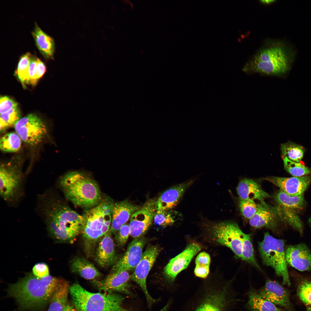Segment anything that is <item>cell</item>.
Here are the masks:
<instances>
[{
  "label": "cell",
  "mask_w": 311,
  "mask_h": 311,
  "mask_svg": "<svg viewBox=\"0 0 311 311\" xmlns=\"http://www.w3.org/2000/svg\"><path fill=\"white\" fill-rule=\"evenodd\" d=\"M194 181V179L188 180L171 187L162 193L157 200V211L171 210L175 206Z\"/></svg>",
  "instance_id": "obj_21"
},
{
  "label": "cell",
  "mask_w": 311,
  "mask_h": 311,
  "mask_svg": "<svg viewBox=\"0 0 311 311\" xmlns=\"http://www.w3.org/2000/svg\"><path fill=\"white\" fill-rule=\"evenodd\" d=\"M18 107V104L13 99L7 96L0 98V113L7 112L11 109Z\"/></svg>",
  "instance_id": "obj_40"
},
{
  "label": "cell",
  "mask_w": 311,
  "mask_h": 311,
  "mask_svg": "<svg viewBox=\"0 0 311 311\" xmlns=\"http://www.w3.org/2000/svg\"><path fill=\"white\" fill-rule=\"evenodd\" d=\"M297 295L305 304L311 305V281L304 280L298 285L297 289Z\"/></svg>",
  "instance_id": "obj_38"
},
{
  "label": "cell",
  "mask_w": 311,
  "mask_h": 311,
  "mask_svg": "<svg viewBox=\"0 0 311 311\" xmlns=\"http://www.w3.org/2000/svg\"><path fill=\"white\" fill-rule=\"evenodd\" d=\"M182 219L179 212L172 210L157 211L154 217L155 225L163 227L173 225L177 220Z\"/></svg>",
  "instance_id": "obj_31"
},
{
  "label": "cell",
  "mask_w": 311,
  "mask_h": 311,
  "mask_svg": "<svg viewBox=\"0 0 311 311\" xmlns=\"http://www.w3.org/2000/svg\"><path fill=\"white\" fill-rule=\"evenodd\" d=\"M286 170L293 177H300L311 174V170L299 162L291 161L286 158L282 159Z\"/></svg>",
  "instance_id": "obj_36"
},
{
  "label": "cell",
  "mask_w": 311,
  "mask_h": 311,
  "mask_svg": "<svg viewBox=\"0 0 311 311\" xmlns=\"http://www.w3.org/2000/svg\"><path fill=\"white\" fill-rule=\"evenodd\" d=\"M70 287L64 280L51 297L47 311H77L68 300Z\"/></svg>",
  "instance_id": "obj_25"
},
{
  "label": "cell",
  "mask_w": 311,
  "mask_h": 311,
  "mask_svg": "<svg viewBox=\"0 0 311 311\" xmlns=\"http://www.w3.org/2000/svg\"><path fill=\"white\" fill-rule=\"evenodd\" d=\"M205 222L215 240L229 248L238 258L241 259L242 238L244 233L238 225L229 221Z\"/></svg>",
  "instance_id": "obj_10"
},
{
  "label": "cell",
  "mask_w": 311,
  "mask_h": 311,
  "mask_svg": "<svg viewBox=\"0 0 311 311\" xmlns=\"http://www.w3.org/2000/svg\"><path fill=\"white\" fill-rule=\"evenodd\" d=\"M63 279L51 276L42 278L31 273L26 274L16 283L10 285L7 293L21 310L41 308L49 302Z\"/></svg>",
  "instance_id": "obj_1"
},
{
  "label": "cell",
  "mask_w": 311,
  "mask_h": 311,
  "mask_svg": "<svg viewBox=\"0 0 311 311\" xmlns=\"http://www.w3.org/2000/svg\"><path fill=\"white\" fill-rule=\"evenodd\" d=\"M46 71V67L44 63L39 59L37 58V65L35 76L37 83L39 78L43 75Z\"/></svg>",
  "instance_id": "obj_44"
},
{
  "label": "cell",
  "mask_w": 311,
  "mask_h": 311,
  "mask_svg": "<svg viewBox=\"0 0 311 311\" xmlns=\"http://www.w3.org/2000/svg\"><path fill=\"white\" fill-rule=\"evenodd\" d=\"M130 228L128 224H125L120 227L115 234L116 241L119 246H122L126 244L130 235Z\"/></svg>",
  "instance_id": "obj_39"
},
{
  "label": "cell",
  "mask_w": 311,
  "mask_h": 311,
  "mask_svg": "<svg viewBox=\"0 0 311 311\" xmlns=\"http://www.w3.org/2000/svg\"><path fill=\"white\" fill-rule=\"evenodd\" d=\"M140 207L127 200L114 203L112 212L109 231L115 234L120 227L130 219L132 215Z\"/></svg>",
  "instance_id": "obj_22"
},
{
  "label": "cell",
  "mask_w": 311,
  "mask_h": 311,
  "mask_svg": "<svg viewBox=\"0 0 311 311\" xmlns=\"http://www.w3.org/2000/svg\"><path fill=\"white\" fill-rule=\"evenodd\" d=\"M284 244L283 240L276 238L266 232L263 240L259 243L258 249L263 263L272 267L276 274L282 278L283 285L290 286Z\"/></svg>",
  "instance_id": "obj_9"
},
{
  "label": "cell",
  "mask_w": 311,
  "mask_h": 311,
  "mask_svg": "<svg viewBox=\"0 0 311 311\" xmlns=\"http://www.w3.org/2000/svg\"><path fill=\"white\" fill-rule=\"evenodd\" d=\"M69 293L77 311H132L122 307L124 298L117 293L90 292L78 283L70 287Z\"/></svg>",
  "instance_id": "obj_5"
},
{
  "label": "cell",
  "mask_w": 311,
  "mask_h": 311,
  "mask_svg": "<svg viewBox=\"0 0 311 311\" xmlns=\"http://www.w3.org/2000/svg\"><path fill=\"white\" fill-rule=\"evenodd\" d=\"M210 261L209 255L206 252H202L196 257V267L201 268H209Z\"/></svg>",
  "instance_id": "obj_42"
},
{
  "label": "cell",
  "mask_w": 311,
  "mask_h": 311,
  "mask_svg": "<svg viewBox=\"0 0 311 311\" xmlns=\"http://www.w3.org/2000/svg\"><path fill=\"white\" fill-rule=\"evenodd\" d=\"M241 259L261 270L255 257L250 235L244 233L242 238Z\"/></svg>",
  "instance_id": "obj_33"
},
{
  "label": "cell",
  "mask_w": 311,
  "mask_h": 311,
  "mask_svg": "<svg viewBox=\"0 0 311 311\" xmlns=\"http://www.w3.org/2000/svg\"><path fill=\"white\" fill-rule=\"evenodd\" d=\"M306 311H311V306L307 308Z\"/></svg>",
  "instance_id": "obj_46"
},
{
  "label": "cell",
  "mask_w": 311,
  "mask_h": 311,
  "mask_svg": "<svg viewBox=\"0 0 311 311\" xmlns=\"http://www.w3.org/2000/svg\"><path fill=\"white\" fill-rule=\"evenodd\" d=\"M160 250L155 246H150L146 249L141 259L130 276V279L140 287L145 296L149 307L157 300L153 299L148 291L146 285V279L148 274L154 263Z\"/></svg>",
  "instance_id": "obj_12"
},
{
  "label": "cell",
  "mask_w": 311,
  "mask_h": 311,
  "mask_svg": "<svg viewBox=\"0 0 311 311\" xmlns=\"http://www.w3.org/2000/svg\"><path fill=\"white\" fill-rule=\"evenodd\" d=\"M246 306L251 311H286L264 299L257 291L251 288L247 292Z\"/></svg>",
  "instance_id": "obj_28"
},
{
  "label": "cell",
  "mask_w": 311,
  "mask_h": 311,
  "mask_svg": "<svg viewBox=\"0 0 311 311\" xmlns=\"http://www.w3.org/2000/svg\"><path fill=\"white\" fill-rule=\"evenodd\" d=\"M36 210L44 222L54 225L71 238L80 233L83 218L62 201L53 189L37 196Z\"/></svg>",
  "instance_id": "obj_2"
},
{
  "label": "cell",
  "mask_w": 311,
  "mask_h": 311,
  "mask_svg": "<svg viewBox=\"0 0 311 311\" xmlns=\"http://www.w3.org/2000/svg\"><path fill=\"white\" fill-rule=\"evenodd\" d=\"M58 183L66 199L75 206L89 209L102 199L97 183L83 171L69 172L60 177Z\"/></svg>",
  "instance_id": "obj_4"
},
{
  "label": "cell",
  "mask_w": 311,
  "mask_h": 311,
  "mask_svg": "<svg viewBox=\"0 0 311 311\" xmlns=\"http://www.w3.org/2000/svg\"><path fill=\"white\" fill-rule=\"evenodd\" d=\"M37 47L46 58H53L55 48L53 38L43 32L35 23L32 32Z\"/></svg>",
  "instance_id": "obj_26"
},
{
  "label": "cell",
  "mask_w": 311,
  "mask_h": 311,
  "mask_svg": "<svg viewBox=\"0 0 311 311\" xmlns=\"http://www.w3.org/2000/svg\"><path fill=\"white\" fill-rule=\"evenodd\" d=\"M275 1V0H262L260 1L261 2V3H263L269 4V3H272L274 2Z\"/></svg>",
  "instance_id": "obj_45"
},
{
  "label": "cell",
  "mask_w": 311,
  "mask_h": 311,
  "mask_svg": "<svg viewBox=\"0 0 311 311\" xmlns=\"http://www.w3.org/2000/svg\"><path fill=\"white\" fill-rule=\"evenodd\" d=\"M114 203L112 199L106 197L97 205L84 212L81 233L87 248H90L109 230Z\"/></svg>",
  "instance_id": "obj_6"
},
{
  "label": "cell",
  "mask_w": 311,
  "mask_h": 311,
  "mask_svg": "<svg viewBox=\"0 0 311 311\" xmlns=\"http://www.w3.org/2000/svg\"><path fill=\"white\" fill-rule=\"evenodd\" d=\"M238 205L242 215L249 220L256 213L259 205L254 200L240 199H239Z\"/></svg>",
  "instance_id": "obj_37"
},
{
  "label": "cell",
  "mask_w": 311,
  "mask_h": 311,
  "mask_svg": "<svg viewBox=\"0 0 311 311\" xmlns=\"http://www.w3.org/2000/svg\"><path fill=\"white\" fill-rule=\"evenodd\" d=\"M70 263L72 272L77 274L85 279L94 280L102 275L92 263L84 258L76 257Z\"/></svg>",
  "instance_id": "obj_27"
},
{
  "label": "cell",
  "mask_w": 311,
  "mask_h": 311,
  "mask_svg": "<svg viewBox=\"0 0 311 311\" xmlns=\"http://www.w3.org/2000/svg\"><path fill=\"white\" fill-rule=\"evenodd\" d=\"M31 56L29 52L22 55L19 62L15 74L23 86L28 84L30 58Z\"/></svg>",
  "instance_id": "obj_35"
},
{
  "label": "cell",
  "mask_w": 311,
  "mask_h": 311,
  "mask_svg": "<svg viewBox=\"0 0 311 311\" xmlns=\"http://www.w3.org/2000/svg\"><path fill=\"white\" fill-rule=\"evenodd\" d=\"M145 240L135 238L129 244L124 255L114 265L112 272L134 270L142 257Z\"/></svg>",
  "instance_id": "obj_17"
},
{
  "label": "cell",
  "mask_w": 311,
  "mask_h": 311,
  "mask_svg": "<svg viewBox=\"0 0 311 311\" xmlns=\"http://www.w3.org/2000/svg\"><path fill=\"white\" fill-rule=\"evenodd\" d=\"M239 199L243 200H257L260 203L265 202V199L270 197L260 185L254 180L244 178L240 181L236 188Z\"/></svg>",
  "instance_id": "obj_24"
},
{
  "label": "cell",
  "mask_w": 311,
  "mask_h": 311,
  "mask_svg": "<svg viewBox=\"0 0 311 311\" xmlns=\"http://www.w3.org/2000/svg\"><path fill=\"white\" fill-rule=\"evenodd\" d=\"M15 132L21 140L35 146L41 143L47 133V127L41 119L34 114L21 118L14 126Z\"/></svg>",
  "instance_id": "obj_11"
},
{
  "label": "cell",
  "mask_w": 311,
  "mask_h": 311,
  "mask_svg": "<svg viewBox=\"0 0 311 311\" xmlns=\"http://www.w3.org/2000/svg\"><path fill=\"white\" fill-rule=\"evenodd\" d=\"M257 291L262 297L276 305L286 311H293L289 291L277 282L267 279L265 285Z\"/></svg>",
  "instance_id": "obj_16"
},
{
  "label": "cell",
  "mask_w": 311,
  "mask_h": 311,
  "mask_svg": "<svg viewBox=\"0 0 311 311\" xmlns=\"http://www.w3.org/2000/svg\"><path fill=\"white\" fill-rule=\"evenodd\" d=\"M32 271L33 274L39 278L49 275L48 267L44 263H39L35 264L33 268Z\"/></svg>",
  "instance_id": "obj_41"
},
{
  "label": "cell",
  "mask_w": 311,
  "mask_h": 311,
  "mask_svg": "<svg viewBox=\"0 0 311 311\" xmlns=\"http://www.w3.org/2000/svg\"><path fill=\"white\" fill-rule=\"evenodd\" d=\"M287 263L301 271H311V252L304 244L290 245L285 251Z\"/></svg>",
  "instance_id": "obj_20"
},
{
  "label": "cell",
  "mask_w": 311,
  "mask_h": 311,
  "mask_svg": "<svg viewBox=\"0 0 311 311\" xmlns=\"http://www.w3.org/2000/svg\"><path fill=\"white\" fill-rule=\"evenodd\" d=\"M296 55L292 46L281 41L267 43L244 67V71L280 75L290 69Z\"/></svg>",
  "instance_id": "obj_3"
},
{
  "label": "cell",
  "mask_w": 311,
  "mask_h": 311,
  "mask_svg": "<svg viewBox=\"0 0 311 311\" xmlns=\"http://www.w3.org/2000/svg\"><path fill=\"white\" fill-rule=\"evenodd\" d=\"M280 148L282 159L299 162L303 157L305 150L301 145L289 141L281 144Z\"/></svg>",
  "instance_id": "obj_30"
},
{
  "label": "cell",
  "mask_w": 311,
  "mask_h": 311,
  "mask_svg": "<svg viewBox=\"0 0 311 311\" xmlns=\"http://www.w3.org/2000/svg\"><path fill=\"white\" fill-rule=\"evenodd\" d=\"M258 205L257 211L249 220V224L256 229L265 227L275 230L280 220L277 206H272L265 202Z\"/></svg>",
  "instance_id": "obj_19"
},
{
  "label": "cell",
  "mask_w": 311,
  "mask_h": 311,
  "mask_svg": "<svg viewBox=\"0 0 311 311\" xmlns=\"http://www.w3.org/2000/svg\"><path fill=\"white\" fill-rule=\"evenodd\" d=\"M111 234L109 231L103 236L96 251L95 261L102 268H106L114 265L117 261Z\"/></svg>",
  "instance_id": "obj_23"
},
{
  "label": "cell",
  "mask_w": 311,
  "mask_h": 311,
  "mask_svg": "<svg viewBox=\"0 0 311 311\" xmlns=\"http://www.w3.org/2000/svg\"><path fill=\"white\" fill-rule=\"evenodd\" d=\"M278 206L284 208L293 210L301 208L304 203L303 193L296 196H291L280 190L274 196Z\"/></svg>",
  "instance_id": "obj_29"
},
{
  "label": "cell",
  "mask_w": 311,
  "mask_h": 311,
  "mask_svg": "<svg viewBox=\"0 0 311 311\" xmlns=\"http://www.w3.org/2000/svg\"><path fill=\"white\" fill-rule=\"evenodd\" d=\"M229 286L203 288L191 297L182 311H228L237 301Z\"/></svg>",
  "instance_id": "obj_7"
},
{
  "label": "cell",
  "mask_w": 311,
  "mask_h": 311,
  "mask_svg": "<svg viewBox=\"0 0 311 311\" xmlns=\"http://www.w3.org/2000/svg\"><path fill=\"white\" fill-rule=\"evenodd\" d=\"M18 161L12 160L0 166V196L12 205L18 203L24 194V177Z\"/></svg>",
  "instance_id": "obj_8"
},
{
  "label": "cell",
  "mask_w": 311,
  "mask_h": 311,
  "mask_svg": "<svg viewBox=\"0 0 311 311\" xmlns=\"http://www.w3.org/2000/svg\"><path fill=\"white\" fill-rule=\"evenodd\" d=\"M201 249V246L198 244L191 243L182 252L170 261L164 268V272L170 282L174 281L178 274L187 267Z\"/></svg>",
  "instance_id": "obj_15"
},
{
  "label": "cell",
  "mask_w": 311,
  "mask_h": 311,
  "mask_svg": "<svg viewBox=\"0 0 311 311\" xmlns=\"http://www.w3.org/2000/svg\"><path fill=\"white\" fill-rule=\"evenodd\" d=\"M264 179L278 187L284 193L291 196L304 193L311 183V176L283 177L269 176Z\"/></svg>",
  "instance_id": "obj_18"
},
{
  "label": "cell",
  "mask_w": 311,
  "mask_h": 311,
  "mask_svg": "<svg viewBox=\"0 0 311 311\" xmlns=\"http://www.w3.org/2000/svg\"><path fill=\"white\" fill-rule=\"evenodd\" d=\"M37 58L31 55L30 60L28 84L34 86L36 84L35 79L37 65Z\"/></svg>",
  "instance_id": "obj_43"
},
{
  "label": "cell",
  "mask_w": 311,
  "mask_h": 311,
  "mask_svg": "<svg viewBox=\"0 0 311 311\" xmlns=\"http://www.w3.org/2000/svg\"><path fill=\"white\" fill-rule=\"evenodd\" d=\"M157 210V200L151 199L135 212L130 219V235L135 239L145 234L151 224Z\"/></svg>",
  "instance_id": "obj_13"
},
{
  "label": "cell",
  "mask_w": 311,
  "mask_h": 311,
  "mask_svg": "<svg viewBox=\"0 0 311 311\" xmlns=\"http://www.w3.org/2000/svg\"><path fill=\"white\" fill-rule=\"evenodd\" d=\"M21 113L18 107L0 114V131L3 132L10 127L14 126L21 119Z\"/></svg>",
  "instance_id": "obj_34"
},
{
  "label": "cell",
  "mask_w": 311,
  "mask_h": 311,
  "mask_svg": "<svg viewBox=\"0 0 311 311\" xmlns=\"http://www.w3.org/2000/svg\"><path fill=\"white\" fill-rule=\"evenodd\" d=\"M21 140L16 132L7 133L0 139V149L2 151L6 152L18 151L21 147Z\"/></svg>",
  "instance_id": "obj_32"
},
{
  "label": "cell",
  "mask_w": 311,
  "mask_h": 311,
  "mask_svg": "<svg viewBox=\"0 0 311 311\" xmlns=\"http://www.w3.org/2000/svg\"><path fill=\"white\" fill-rule=\"evenodd\" d=\"M130 276L127 271L111 272L101 280H93V285L100 292L105 293L119 292L131 295L129 282Z\"/></svg>",
  "instance_id": "obj_14"
}]
</instances>
